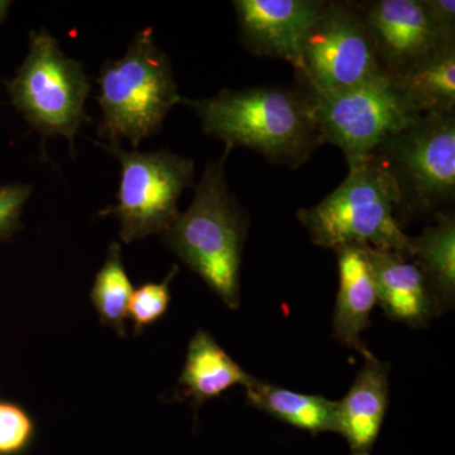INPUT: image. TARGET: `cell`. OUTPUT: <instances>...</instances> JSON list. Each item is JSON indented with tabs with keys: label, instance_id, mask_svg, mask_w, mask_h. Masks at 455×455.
<instances>
[{
	"label": "cell",
	"instance_id": "obj_23",
	"mask_svg": "<svg viewBox=\"0 0 455 455\" xmlns=\"http://www.w3.org/2000/svg\"><path fill=\"white\" fill-rule=\"evenodd\" d=\"M423 4L440 37L447 44H455L454 0H423Z\"/></svg>",
	"mask_w": 455,
	"mask_h": 455
},
{
	"label": "cell",
	"instance_id": "obj_20",
	"mask_svg": "<svg viewBox=\"0 0 455 455\" xmlns=\"http://www.w3.org/2000/svg\"><path fill=\"white\" fill-rule=\"evenodd\" d=\"M178 272V266H173L161 283H147L134 290L128 307V316L137 337L166 315L171 302L170 283Z\"/></svg>",
	"mask_w": 455,
	"mask_h": 455
},
{
	"label": "cell",
	"instance_id": "obj_24",
	"mask_svg": "<svg viewBox=\"0 0 455 455\" xmlns=\"http://www.w3.org/2000/svg\"><path fill=\"white\" fill-rule=\"evenodd\" d=\"M11 2L8 0H0V25L4 22L7 18L9 8H11Z\"/></svg>",
	"mask_w": 455,
	"mask_h": 455
},
{
	"label": "cell",
	"instance_id": "obj_7",
	"mask_svg": "<svg viewBox=\"0 0 455 455\" xmlns=\"http://www.w3.org/2000/svg\"><path fill=\"white\" fill-rule=\"evenodd\" d=\"M98 145L121 164L116 204L99 212V217L114 215L127 244L166 232L179 217L180 197L193 185V160L164 149L125 151L121 145Z\"/></svg>",
	"mask_w": 455,
	"mask_h": 455
},
{
	"label": "cell",
	"instance_id": "obj_17",
	"mask_svg": "<svg viewBox=\"0 0 455 455\" xmlns=\"http://www.w3.org/2000/svg\"><path fill=\"white\" fill-rule=\"evenodd\" d=\"M411 256L423 272L436 309L453 307L455 298V215L439 212L420 235L410 236Z\"/></svg>",
	"mask_w": 455,
	"mask_h": 455
},
{
	"label": "cell",
	"instance_id": "obj_22",
	"mask_svg": "<svg viewBox=\"0 0 455 455\" xmlns=\"http://www.w3.org/2000/svg\"><path fill=\"white\" fill-rule=\"evenodd\" d=\"M33 190L29 184L0 187V243L9 242L22 228L20 218Z\"/></svg>",
	"mask_w": 455,
	"mask_h": 455
},
{
	"label": "cell",
	"instance_id": "obj_1",
	"mask_svg": "<svg viewBox=\"0 0 455 455\" xmlns=\"http://www.w3.org/2000/svg\"><path fill=\"white\" fill-rule=\"evenodd\" d=\"M182 104L196 112L204 133L226 148L244 147L289 169L307 164L323 146L313 104L302 89H223L212 98L182 99Z\"/></svg>",
	"mask_w": 455,
	"mask_h": 455
},
{
	"label": "cell",
	"instance_id": "obj_15",
	"mask_svg": "<svg viewBox=\"0 0 455 455\" xmlns=\"http://www.w3.org/2000/svg\"><path fill=\"white\" fill-rule=\"evenodd\" d=\"M386 75L416 116L455 113V44Z\"/></svg>",
	"mask_w": 455,
	"mask_h": 455
},
{
	"label": "cell",
	"instance_id": "obj_6",
	"mask_svg": "<svg viewBox=\"0 0 455 455\" xmlns=\"http://www.w3.org/2000/svg\"><path fill=\"white\" fill-rule=\"evenodd\" d=\"M372 157L396 185L397 220L434 218L451 211L455 199V113L419 116Z\"/></svg>",
	"mask_w": 455,
	"mask_h": 455
},
{
	"label": "cell",
	"instance_id": "obj_21",
	"mask_svg": "<svg viewBox=\"0 0 455 455\" xmlns=\"http://www.w3.org/2000/svg\"><path fill=\"white\" fill-rule=\"evenodd\" d=\"M37 439V423L28 410L0 400V455H26Z\"/></svg>",
	"mask_w": 455,
	"mask_h": 455
},
{
	"label": "cell",
	"instance_id": "obj_18",
	"mask_svg": "<svg viewBox=\"0 0 455 455\" xmlns=\"http://www.w3.org/2000/svg\"><path fill=\"white\" fill-rule=\"evenodd\" d=\"M248 403L272 418L309 433H337V401L299 394L254 379L245 387Z\"/></svg>",
	"mask_w": 455,
	"mask_h": 455
},
{
	"label": "cell",
	"instance_id": "obj_14",
	"mask_svg": "<svg viewBox=\"0 0 455 455\" xmlns=\"http://www.w3.org/2000/svg\"><path fill=\"white\" fill-rule=\"evenodd\" d=\"M339 274V290L333 317L335 339L361 353L372 355L362 341V334L371 326V314L377 305L372 268L364 245L350 244L335 248Z\"/></svg>",
	"mask_w": 455,
	"mask_h": 455
},
{
	"label": "cell",
	"instance_id": "obj_2",
	"mask_svg": "<svg viewBox=\"0 0 455 455\" xmlns=\"http://www.w3.org/2000/svg\"><path fill=\"white\" fill-rule=\"evenodd\" d=\"M230 149L206 164L188 211L164 232V243L202 278L223 304L241 302V263L247 239V212L230 190L226 163Z\"/></svg>",
	"mask_w": 455,
	"mask_h": 455
},
{
	"label": "cell",
	"instance_id": "obj_3",
	"mask_svg": "<svg viewBox=\"0 0 455 455\" xmlns=\"http://www.w3.org/2000/svg\"><path fill=\"white\" fill-rule=\"evenodd\" d=\"M101 110L98 134L108 145L128 140L133 149L163 130L171 110L182 103L169 56L154 29L137 33L127 52L101 66L97 79Z\"/></svg>",
	"mask_w": 455,
	"mask_h": 455
},
{
	"label": "cell",
	"instance_id": "obj_5",
	"mask_svg": "<svg viewBox=\"0 0 455 455\" xmlns=\"http://www.w3.org/2000/svg\"><path fill=\"white\" fill-rule=\"evenodd\" d=\"M12 104L44 140L62 137L74 151L84 123L92 83L82 62L62 52L59 42L40 29L29 33V51L13 79L5 80Z\"/></svg>",
	"mask_w": 455,
	"mask_h": 455
},
{
	"label": "cell",
	"instance_id": "obj_16",
	"mask_svg": "<svg viewBox=\"0 0 455 455\" xmlns=\"http://www.w3.org/2000/svg\"><path fill=\"white\" fill-rule=\"evenodd\" d=\"M253 379L211 334L197 331L188 343L187 359L180 374V394L199 409L233 386L248 387Z\"/></svg>",
	"mask_w": 455,
	"mask_h": 455
},
{
	"label": "cell",
	"instance_id": "obj_8",
	"mask_svg": "<svg viewBox=\"0 0 455 455\" xmlns=\"http://www.w3.org/2000/svg\"><path fill=\"white\" fill-rule=\"evenodd\" d=\"M307 95L322 145L338 147L349 169L370 161L383 143L419 118L385 73L352 88Z\"/></svg>",
	"mask_w": 455,
	"mask_h": 455
},
{
	"label": "cell",
	"instance_id": "obj_10",
	"mask_svg": "<svg viewBox=\"0 0 455 455\" xmlns=\"http://www.w3.org/2000/svg\"><path fill=\"white\" fill-rule=\"evenodd\" d=\"M325 0H235L241 40L253 55L283 60L298 73L305 37Z\"/></svg>",
	"mask_w": 455,
	"mask_h": 455
},
{
	"label": "cell",
	"instance_id": "obj_4",
	"mask_svg": "<svg viewBox=\"0 0 455 455\" xmlns=\"http://www.w3.org/2000/svg\"><path fill=\"white\" fill-rule=\"evenodd\" d=\"M398 202L390 173L372 157L349 169L339 187L316 205L300 209L296 218L317 247L370 245L410 259V236L397 220Z\"/></svg>",
	"mask_w": 455,
	"mask_h": 455
},
{
	"label": "cell",
	"instance_id": "obj_9",
	"mask_svg": "<svg viewBox=\"0 0 455 455\" xmlns=\"http://www.w3.org/2000/svg\"><path fill=\"white\" fill-rule=\"evenodd\" d=\"M383 74L361 5L326 2L302 44L299 80L305 92L352 88Z\"/></svg>",
	"mask_w": 455,
	"mask_h": 455
},
{
	"label": "cell",
	"instance_id": "obj_19",
	"mask_svg": "<svg viewBox=\"0 0 455 455\" xmlns=\"http://www.w3.org/2000/svg\"><path fill=\"white\" fill-rule=\"evenodd\" d=\"M133 291V284L123 262L121 244L112 242L108 248L106 262L95 276L90 300L101 324L109 326L121 338L127 337L125 319Z\"/></svg>",
	"mask_w": 455,
	"mask_h": 455
},
{
	"label": "cell",
	"instance_id": "obj_12",
	"mask_svg": "<svg viewBox=\"0 0 455 455\" xmlns=\"http://www.w3.org/2000/svg\"><path fill=\"white\" fill-rule=\"evenodd\" d=\"M372 268L377 304L386 315L412 328H421L439 315L423 272L414 260L392 251L364 245Z\"/></svg>",
	"mask_w": 455,
	"mask_h": 455
},
{
	"label": "cell",
	"instance_id": "obj_11",
	"mask_svg": "<svg viewBox=\"0 0 455 455\" xmlns=\"http://www.w3.org/2000/svg\"><path fill=\"white\" fill-rule=\"evenodd\" d=\"M359 5L385 74L455 44L440 37L423 0H377Z\"/></svg>",
	"mask_w": 455,
	"mask_h": 455
},
{
	"label": "cell",
	"instance_id": "obj_13",
	"mask_svg": "<svg viewBox=\"0 0 455 455\" xmlns=\"http://www.w3.org/2000/svg\"><path fill=\"white\" fill-rule=\"evenodd\" d=\"M388 373L385 362L364 358L348 394L337 401V433L346 438L350 455H371L388 406Z\"/></svg>",
	"mask_w": 455,
	"mask_h": 455
}]
</instances>
